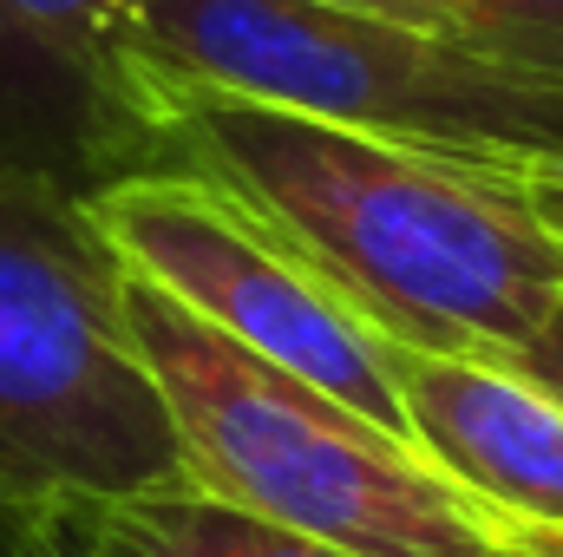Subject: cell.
Masks as SVG:
<instances>
[{
    "label": "cell",
    "mask_w": 563,
    "mask_h": 557,
    "mask_svg": "<svg viewBox=\"0 0 563 557\" xmlns=\"http://www.w3.org/2000/svg\"><path fill=\"white\" fill-rule=\"evenodd\" d=\"M144 171L243 204L400 348L518 361L563 295V243L492 157L170 92L144 106Z\"/></svg>",
    "instance_id": "1"
},
{
    "label": "cell",
    "mask_w": 563,
    "mask_h": 557,
    "mask_svg": "<svg viewBox=\"0 0 563 557\" xmlns=\"http://www.w3.org/2000/svg\"><path fill=\"white\" fill-rule=\"evenodd\" d=\"M184 479L125 321V263L59 177L0 164V557H53L73 512Z\"/></svg>",
    "instance_id": "2"
},
{
    "label": "cell",
    "mask_w": 563,
    "mask_h": 557,
    "mask_svg": "<svg viewBox=\"0 0 563 557\" xmlns=\"http://www.w3.org/2000/svg\"><path fill=\"white\" fill-rule=\"evenodd\" d=\"M119 66L139 132L151 99L217 92L452 157H563V79L314 0H119Z\"/></svg>",
    "instance_id": "3"
},
{
    "label": "cell",
    "mask_w": 563,
    "mask_h": 557,
    "mask_svg": "<svg viewBox=\"0 0 563 557\" xmlns=\"http://www.w3.org/2000/svg\"><path fill=\"white\" fill-rule=\"evenodd\" d=\"M125 321L197 492L354 557H498L505 532L380 419L236 348L132 270Z\"/></svg>",
    "instance_id": "4"
},
{
    "label": "cell",
    "mask_w": 563,
    "mask_h": 557,
    "mask_svg": "<svg viewBox=\"0 0 563 557\" xmlns=\"http://www.w3.org/2000/svg\"><path fill=\"white\" fill-rule=\"evenodd\" d=\"M92 223L112 256L139 282L164 288L177 308L230 335L236 348L314 381L321 394L347 401L354 414L380 419L407 439V419L387 374V335L347 308L276 230H263L243 204L210 190L184 171H132L99 184ZM413 446V439H407Z\"/></svg>",
    "instance_id": "5"
},
{
    "label": "cell",
    "mask_w": 563,
    "mask_h": 557,
    "mask_svg": "<svg viewBox=\"0 0 563 557\" xmlns=\"http://www.w3.org/2000/svg\"><path fill=\"white\" fill-rule=\"evenodd\" d=\"M0 164L92 197L144 171L119 0H0Z\"/></svg>",
    "instance_id": "6"
},
{
    "label": "cell",
    "mask_w": 563,
    "mask_h": 557,
    "mask_svg": "<svg viewBox=\"0 0 563 557\" xmlns=\"http://www.w3.org/2000/svg\"><path fill=\"white\" fill-rule=\"evenodd\" d=\"M407 439L511 538L563 532V407L492 354L387 348Z\"/></svg>",
    "instance_id": "7"
},
{
    "label": "cell",
    "mask_w": 563,
    "mask_h": 557,
    "mask_svg": "<svg viewBox=\"0 0 563 557\" xmlns=\"http://www.w3.org/2000/svg\"><path fill=\"white\" fill-rule=\"evenodd\" d=\"M53 551L59 557H354L341 545L308 538V532H288L263 512L210 499L190 479L73 512L59 525Z\"/></svg>",
    "instance_id": "8"
},
{
    "label": "cell",
    "mask_w": 563,
    "mask_h": 557,
    "mask_svg": "<svg viewBox=\"0 0 563 557\" xmlns=\"http://www.w3.org/2000/svg\"><path fill=\"white\" fill-rule=\"evenodd\" d=\"M439 7L465 46L563 79V0H439Z\"/></svg>",
    "instance_id": "9"
},
{
    "label": "cell",
    "mask_w": 563,
    "mask_h": 557,
    "mask_svg": "<svg viewBox=\"0 0 563 557\" xmlns=\"http://www.w3.org/2000/svg\"><path fill=\"white\" fill-rule=\"evenodd\" d=\"M505 171L525 190V204L544 217V230L563 243V157H525V164H505Z\"/></svg>",
    "instance_id": "10"
},
{
    "label": "cell",
    "mask_w": 563,
    "mask_h": 557,
    "mask_svg": "<svg viewBox=\"0 0 563 557\" xmlns=\"http://www.w3.org/2000/svg\"><path fill=\"white\" fill-rule=\"evenodd\" d=\"M518 368H525V374H531V381H538V387H544V394L563 407V295L551 302L544 328L518 348Z\"/></svg>",
    "instance_id": "11"
},
{
    "label": "cell",
    "mask_w": 563,
    "mask_h": 557,
    "mask_svg": "<svg viewBox=\"0 0 563 557\" xmlns=\"http://www.w3.org/2000/svg\"><path fill=\"white\" fill-rule=\"evenodd\" d=\"M314 7H341V13H374V20H400V26H420V33H445V40H459L439 0H314Z\"/></svg>",
    "instance_id": "12"
},
{
    "label": "cell",
    "mask_w": 563,
    "mask_h": 557,
    "mask_svg": "<svg viewBox=\"0 0 563 557\" xmlns=\"http://www.w3.org/2000/svg\"><path fill=\"white\" fill-rule=\"evenodd\" d=\"M511 545H525V551H544V557H563V532H511Z\"/></svg>",
    "instance_id": "13"
},
{
    "label": "cell",
    "mask_w": 563,
    "mask_h": 557,
    "mask_svg": "<svg viewBox=\"0 0 563 557\" xmlns=\"http://www.w3.org/2000/svg\"><path fill=\"white\" fill-rule=\"evenodd\" d=\"M498 557H544V551H525V545H511V538H505V545H498Z\"/></svg>",
    "instance_id": "14"
},
{
    "label": "cell",
    "mask_w": 563,
    "mask_h": 557,
    "mask_svg": "<svg viewBox=\"0 0 563 557\" xmlns=\"http://www.w3.org/2000/svg\"><path fill=\"white\" fill-rule=\"evenodd\" d=\"M53 557H59V551H53Z\"/></svg>",
    "instance_id": "15"
}]
</instances>
